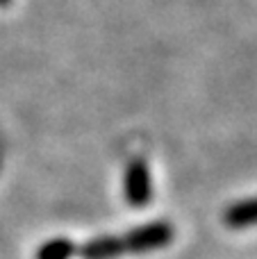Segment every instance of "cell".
<instances>
[{
    "label": "cell",
    "mask_w": 257,
    "mask_h": 259,
    "mask_svg": "<svg viewBox=\"0 0 257 259\" xmlns=\"http://www.w3.org/2000/svg\"><path fill=\"white\" fill-rule=\"evenodd\" d=\"M223 223L230 230H244L257 225V198H248L244 202H235L226 209Z\"/></svg>",
    "instance_id": "4"
},
{
    "label": "cell",
    "mask_w": 257,
    "mask_h": 259,
    "mask_svg": "<svg viewBox=\"0 0 257 259\" xmlns=\"http://www.w3.org/2000/svg\"><path fill=\"white\" fill-rule=\"evenodd\" d=\"M123 193L132 207H144L153 198V180L144 159H132L123 175Z\"/></svg>",
    "instance_id": "2"
},
{
    "label": "cell",
    "mask_w": 257,
    "mask_h": 259,
    "mask_svg": "<svg viewBox=\"0 0 257 259\" xmlns=\"http://www.w3.org/2000/svg\"><path fill=\"white\" fill-rule=\"evenodd\" d=\"M173 237H176V232H173L171 223L155 221V223L139 225V228L130 230L127 234H123V246H125V252H130V255H144V252L166 248L173 241Z\"/></svg>",
    "instance_id": "1"
},
{
    "label": "cell",
    "mask_w": 257,
    "mask_h": 259,
    "mask_svg": "<svg viewBox=\"0 0 257 259\" xmlns=\"http://www.w3.org/2000/svg\"><path fill=\"white\" fill-rule=\"evenodd\" d=\"M125 255V246H123V239L118 237H96L91 241L82 243L77 248V255L80 259H118Z\"/></svg>",
    "instance_id": "3"
},
{
    "label": "cell",
    "mask_w": 257,
    "mask_h": 259,
    "mask_svg": "<svg viewBox=\"0 0 257 259\" xmlns=\"http://www.w3.org/2000/svg\"><path fill=\"white\" fill-rule=\"evenodd\" d=\"M75 255H77V246L66 237L50 239L36 250V259H73Z\"/></svg>",
    "instance_id": "5"
}]
</instances>
